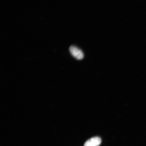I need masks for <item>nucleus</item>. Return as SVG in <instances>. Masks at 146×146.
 Returning a JSON list of instances; mask_svg holds the SVG:
<instances>
[{"mask_svg": "<svg viewBox=\"0 0 146 146\" xmlns=\"http://www.w3.org/2000/svg\"><path fill=\"white\" fill-rule=\"evenodd\" d=\"M101 142V139L99 137H94L86 142L84 146H98Z\"/></svg>", "mask_w": 146, "mask_h": 146, "instance_id": "nucleus-2", "label": "nucleus"}, {"mask_svg": "<svg viewBox=\"0 0 146 146\" xmlns=\"http://www.w3.org/2000/svg\"><path fill=\"white\" fill-rule=\"evenodd\" d=\"M69 52L76 59L81 60L84 58V54L82 51L74 46H71L69 48Z\"/></svg>", "mask_w": 146, "mask_h": 146, "instance_id": "nucleus-1", "label": "nucleus"}]
</instances>
